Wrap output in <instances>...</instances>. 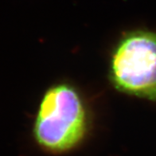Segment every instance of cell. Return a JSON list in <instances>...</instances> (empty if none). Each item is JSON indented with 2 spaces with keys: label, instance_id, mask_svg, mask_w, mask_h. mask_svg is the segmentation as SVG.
<instances>
[{
  "label": "cell",
  "instance_id": "obj_1",
  "mask_svg": "<svg viewBox=\"0 0 156 156\" xmlns=\"http://www.w3.org/2000/svg\"><path fill=\"white\" fill-rule=\"evenodd\" d=\"M87 128L86 110L76 89L66 84L49 88L41 99L34 124L37 145L49 154H65L81 144Z\"/></svg>",
  "mask_w": 156,
  "mask_h": 156
},
{
  "label": "cell",
  "instance_id": "obj_2",
  "mask_svg": "<svg viewBox=\"0 0 156 156\" xmlns=\"http://www.w3.org/2000/svg\"><path fill=\"white\" fill-rule=\"evenodd\" d=\"M110 72L119 91L156 101V33L136 30L126 35L113 52Z\"/></svg>",
  "mask_w": 156,
  "mask_h": 156
}]
</instances>
